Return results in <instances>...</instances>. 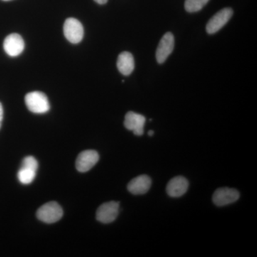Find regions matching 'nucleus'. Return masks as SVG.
I'll return each mask as SVG.
<instances>
[{
	"label": "nucleus",
	"instance_id": "nucleus-1",
	"mask_svg": "<svg viewBox=\"0 0 257 257\" xmlns=\"http://www.w3.org/2000/svg\"><path fill=\"white\" fill-rule=\"evenodd\" d=\"M25 104L29 110L35 114H45L50 109L48 98L41 92H32L25 96Z\"/></svg>",
	"mask_w": 257,
	"mask_h": 257
},
{
	"label": "nucleus",
	"instance_id": "nucleus-2",
	"mask_svg": "<svg viewBox=\"0 0 257 257\" xmlns=\"http://www.w3.org/2000/svg\"><path fill=\"white\" fill-rule=\"evenodd\" d=\"M62 216V208L56 202H47L37 211V217L38 219L47 224H52L60 221Z\"/></svg>",
	"mask_w": 257,
	"mask_h": 257
},
{
	"label": "nucleus",
	"instance_id": "nucleus-3",
	"mask_svg": "<svg viewBox=\"0 0 257 257\" xmlns=\"http://www.w3.org/2000/svg\"><path fill=\"white\" fill-rule=\"evenodd\" d=\"M64 35L71 43H79L84 37V28L82 23L77 19H67L64 24Z\"/></svg>",
	"mask_w": 257,
	"mask_h": 257
},
{
	"label": "nucleus",
	"instance_id": "nucleus-4",
	"mask_svg": "<svg viewBox=\"0 0 257 257\" xmlns=\"http://www.w3.org/2000/svg\"><path fill=\"white\" fill-rule=\"evenodd\" d=\"M119 203L109 202L104 203L96 211V217L98 221L103 224L112 222L119 214Z\"/></svg>",
	"mask_w": 257,
	"mask_h": 257
},
{
	"label": "nucleus",
	"instance_id": "nucleus-5",
	"mask_svg": "<svg viewBox=\"0 0 257 257\" xmlns=\"http://www.w3.org/2000/svg\"><path fill=\"white\" fill-rule=\"evenodd\" d=\"M233 15V10L231 8H224L218 12L210 19L207 25L208 34H214L220 30L229 22Z\"/></svg>",
	"mask_w": 257,
	"mask_h": 257
},
{
	"label": "nucleus",
	"instance_id": "nucleus-6",
	"mask_svg": "<svg viewBox=\"0 0 257 257\" xmlns=\"http://www.w3.org/2000/svg\"><path fill=\"white\" fill-rule=\"evenodd\" d=\"M239 198V193L236 189L222 187L216 189L213 194L212 200L218 207H223L237 201Z\"/></svg>",
	"mask_w": 257,
	"mask_h": 257
},
{
	"label": "nucleus",
	"instance_id": "nucleus-7",
	"mask_svg": "<svg viewBox=\"0 0 257 257\" xmlns=\"http://www.w3.org/2000/svg\"><path fill=\"white\" fill-rule=\"evenodd\" d=\"M175 48V37L171 32H167L160 40L156 52L158 63L162 64L168 58Z\"/></svg>",
	"mask_w": 257,
	"mask_h": 257
},
{
	"label": "nucleus",
	"instance_id": "nucleus-8",
	"mask_svg": "<svg viewBox=\"0 0 257 257\" xmlns=\"http://www.w3.org/2000/svg\"><path fill=\"white\" fill-rule=\"evenodd\" d=\"M99 160V154L95 150H85L77 157L76 168L79 172H87L97 163Z\"/></svg>",
	"mask_w": 257,
	"mask_h": 257
},
{
	"label": "nucleus",
	"instance_id": "nucleus-9",
	"mask_svg": "<svg viewBox=\"0 0 257 257\" xmlns=\"http://www.w3.org/2000/svg\"><path fill=\"white\" fill-rule=\"evenodd\" d=\"M3 47L10 57H18L25 50V42L18 34H11L5 38Z\"/></svg>",
	"mask_w": 257,
	"mask_h": 257
},
{
	"label": "nucleus",
	"instance_id": "nucleus-10",
	"mask_svg": "<svg viewBox=\"0 0 257 257\" xmlns=\"http://www.w3.org/2000/svg\"><path fill=\"white\" fill-rule=\"evenodd\" d=\"M146 122V118L143 115L134 111L126 113L124 119V126L133 131L137 136H142L144 134V126Z\"/></svg>",
	"mask_w": 257,
	"mask_h": 257
},
{
	"label": "nucleus",
	"instance_id": "nucleus-11",
	"mask_svg": "<svg viewBox=\"0 0 257 257\" xmlns=\"http://www.w3.org/2000/svg\"><path fill=\"white\" fill-rule=\"evenodd\" d=\"M189 187L187 179L182 176L171 179L167 186V192L172 197H179L187 192Z\"/></svg>",
	"mask_w": 257,
	"mask_h": 257
},
{
	"label": "nucleus",
	"instance_id": "nucleus-12",
	"mask_svg": "<svg viewBox=\"0 0 257 257\" xmlns=\"http://www.w3.org/2000/svg\"><path fill=\"white\" fill-rule=\"evenodd\" d=\"M152 185V180L147 175H140L130 181L128 184V192L135 195L144 194L150 190Z\"/></svg>",
	"mask_w": 257,
	"mask_h": 257
},
{
	"label": "nucleus",
	"instance_id": "nucleus-13",
	"mask_svg": "<svg viewBox=\"0 0 257 257\" xmlns=\"http://www.w3.org/2000/svg\"><path fill=\"white\" fill-rule=\"evenodd\" d=\"M116 66L120 73L128 76L132 74L135 69V60L130 52H123L119 55Z\"/></svg>",
	"mask_w": 257,
	"mask_h": 257
},
{
	"label": "nucleus",
	"instance_id": "nucleus-14",
	"mask_svg": "<svg viewBox=\"0 0 257 257\" xmlns=\"http://www.w3.org/2000/svg\"><path fill=\"white\" fill-rule=\"evenodd\" d=\"M36 174L37 170L28 167H21L18 174L19 181L23 184H31L35 180Z\"/></svg>",
	"mask_w": 257,
	"mask_h": 257
},
{
	"label": "nucleus",
	"instance_id": "nucleus-15",
	"mask_svg": "<svg viewBox=\"0 0 257 257\" xmlns=\"http://www.w3.org/2000/svg\"><path fill=\"white\" fill-rule=\"evenodd\" d=\"M209 1V0H185L184 8L188 13H196L200 11Z\"/></svg>",
	"mask_w": 257,
	"mask_h": 257
},
{
	"label": "nucleus",
	"instance_id": "nucleus-16",
	"mask_svg": "<svg viewBox=\"0 0 257 257\" xmlns=\"http://www.w3.org/2000/svg\"><path fill=\"white\" fill-rule=\"evenodd\" d=\"M3 114H4V111H3V104L0 102V128H1L2 122H3Z\"/></svg>",
	"mask_w": 257,
	"mask_h": 257
},
{
	"label": "nucleus",
	"instance_id": "nucleus-17",
	"mask_svg": "<svg viewBox=\"0 0 257 257\" xmlns=\"http://www.w3.org/2000/svg\"><path fill=\"white\" fill-rule=\"evenodd\" d=\"M96 3L99 5H104L107 3L108 0H94Z\"/></svg>",
	"mask_w": 257,
	"mask_h": 257
},
{
	"label": "nucleus",
	"instance_id": "nucleus-18",
	"mask_svg": "<svg viewBox=\"0 0 257 257\" xmlns=\"http://www.w3.org/2000/svg\"><path fill=\"white\" fill-rule=\"evenodd\" d=\"M148 135H149V136H150V137L153 136L154 131H152V130H150V131H149Z\"/></svg>",
	"mask_w": 257,
	"mask_h": 257
},
{
	"label": "nucleus",
	"instance_id": "nucleus-19",
	"mask_svg": "<svg viewBox=\"0 0 257 257\" xmlns=\"http://www.w3.org/2000/svg\"><path fill=\"white\" fill-rule=\"evenodd\" d=\"M3 1H10V0H3Z\"/></svg>",
	"mask_w": 257,
	"mask_h": 257
}]
</instances>
